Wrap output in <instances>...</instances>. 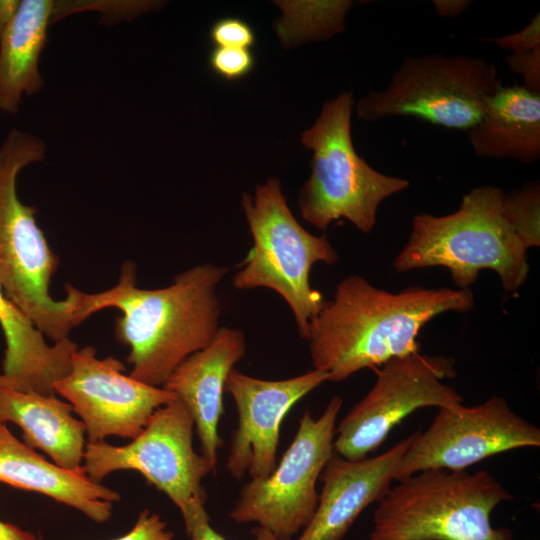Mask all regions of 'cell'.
I'll return each mask as SVG.
<instances>
[{
  "instance_id": "6da1fadb",
  "label": "cell",
  "mask_w": 540,
  "mask_h": 540,
  "mask_svg": "<svg viewBox=\"0 0 540 540\" xmlns=\"http://www.w3.org/2000/svg\"><path fill=\"white\" fill-rule=\"evenodd\" d=\"M227 267L212 263L178 274L160 289L136 286V270L126 262L118 283L103 292L84 293L66 284L67 295L83 322L97 311L114 307L116 339L130 348V376L162 387L172 372L190 355L205 348L216 336L221 314L218 286Z\"/></svg>"
},
{
  "instance_id": "7a4b0ae2",
  "label": "cell",
  "mask_w": 540,
  "mask_h": 540,
  "mask_svg": "<svg viewBox=\"0 0 540 540\" xmlns=\"http://www.w3.org/2000/svg\"><path fill=\"white\" fill-rule=\"evenodd\" d=\"M474 307L471 289H379L360 275L345 277L311 319L307 341L313 369L340 382L356 372L420 352L421 328L445 312Z\"/></svg>"
},
{
  "instance_id": "3957f363",
  "label": "cell",
  "mask_w": 540,
  "mask_h": 540,
  "mask_svg": "<svg viewBox=\"0 0 540 540\" xmlns=\"http://www.w3.org/2000/svg\"><path fill=\"white\" fill-rule=\"evenodd\" d=\"M503 197L501 188L484 185L463 195L453 213L417 214L395 269L444 267L458 289H470L480 271L492 270L505 291H516L528 277V248L504 216Z\"/></svg>"
},
{
  "instance_id": "277c9868",
  "label": "cell",
  "mask_w": 540,
  "mask_h": 540,
  "mask_svg": "<svg viewBox=\"0 0 540 540\" xmlns=\"http://www.w3.org/2000/svg\"><path fill=\"white\" fill-rule=\"evenodd\" d=\"M45 156L44 141L19 129L0 145V284L35 327L57 342L81 322L67 297L56 301L49 295L59 259L37 224L36 208L22 203L16 189L22 169Z\"/></svg>"
},
{
  "instance_id": "5b68a950",
  "label": "cell",
  "mask_w": 540,
  "mask_h": 540,
  "mask_svg": "<svg viewBox=\"0 0 540 540\" xmlns=\"http://www.w3.org/2000/svg\"><path fill=\"white\" fill-rule=\"evenodd\" d=\"M513 498L485 470H424L378 502L369 540H513L491 524L494 508Z\"/></svg>"
},
{
  "instance_id": "8992f818",
  "label": "cell",
  "mask_w": 540,
  "mask_h": 540,
  "mask_svg": "<svg viewBox=\"0 0 540 540\" xmlns=\"http://www.w3.org/2000/svg\"><path fill=\"white\" fill-rule=\"evenodd\" d=\"M353 105L351 93L339 94L324 103L315 123L303 132L301 142L313 157L298 207L302 218L318 229L344 218L370 233L380 204L410 184L375 170L356 153L351 136Z\"/></svg>"
},
{
  "instance_id": "52a82bcc",
  "label": "cell",
  "mask_w": 540,
  "mask_h": 540,
  "mask_svg": "<svg viewBox=\"0 0 540 540\" xmlns=\"http://www.w3.org/2000/svg\"><path fill=\"white\" fill-rule=\"evenodd\" d=\"M241 204L253 244L233 277V286L240 290L264 287L279 294L306 340L309 322L325 301L311 287V269L319 262L336 263L338 253L325 235L309 233L296 220L279 179L258 185L254 197L243 194Z\"/></svg>"
},
{
  "instance_id": "ba28073f",
  "label": "cell",
  "mask_w": 540,
  "mask_h": 540,
  "mask_svg": "<svg viewBox=\"0 0 540 540\" xmlns=\"http://www.w3.org/2000/svg\"><path fill=\"white\" fill-rule=\"evenodd\" d=\"M502 86L497 66L482 58L438 53L408 56L384 89L359 100L356 112L367 122L414 117L468 131Z\"/></svg>"
},
{
  "instance_id": "9c48e42d",
  "label": "cell",
  "mask_w": 540,
  "mask_h": 540,
  "mask_svg": "<svg viewBox=\"0 0 540 540\" xmlns=\"http://www.w3.org/2000/svg\"><path fill=\"white\" fill-rule=\"evenodd\" d=\"M343 400L331 398L319 418L306 409L296 435L274 471L251 479L229 516L237 523H257L276 540H291L310 522L317 504L316 483L334 454L336 419Z\"/></svg>"
},
{
  "instance_id": "30bf717a",
  "label": "cell",
  "mask_w": 540,
  "mask_h": 540,
  "mask_svg": "<svg viewBox=\"0 0 540 540\" xmlns=\"http://www.w3.org/2000/svg\"><path fill=\"white\" fill-rule=\"evenodd\" d=\"M194 420L178 399L158 408L143 431L127 445L88 442L83 466L96 482L120 470H134L165 493L182 515L205 504L202 480L216 470L193 447Z\"/></svg>"
},
{
  "instance_id": "8fae6325",
  "label": "cell",
  "mask_w": 540,
  "mask_h": 540,
  "mask_svg": "<svg viewBox=\"0 0 540 540\" xmlns=\"http://www.w3.org/2000/svg\"><path fill=\"white\" fill-rule=\"evenodd\" d=\"M454 365L453 358L420 352L384 363L372 388L336 427L334 453L347 460L364 459L414 411L462 405L463 397L444 383L456 376Z\"/></svg>"
},
{
  "instance_id": "7c38bea8",
  "label": "cell",
  "mask_w": 540,
  "mask_h": 540,
  "mask_svg": "<svg viewBox=\"0 0 540 540\" xmlns=\"http://www.w3.org/2000/svg\"><path fill=\"white\" fill-rule=\"evenodd\" d=\"M539 446L540 429L502 397L473 407L439 408L424 432L415 431L395 480L428 469L465 470L506 451Z\"/></svg>"
},
{
  "instance_id": "4fadbf2b",
  "label": "cell",
  "mask_w": 540,
  "mask_h": 540,
  "mask_svg": "<svg viewBox=\"0 0 540 540\" xmlns=\"http://www.w3.org/2000/svg\"><path fill=\"white\" fill-rule=\"evenodd\" d=\"M124 369L120 360L99 359L94 347L85 346L72 354L69 374L54 385L81 418L88 442L112 435L133 440L158 408L176 400L163 387L123 374Z\"/></svg>"
},
{
  "instance_id": "5bb4252c",
  "label": "cell",
  "mask_w": 540,
  "mask_h": 540,
  "mask_svg": "<svg viewBox=\"0 0 540 540\" xmlns=\"http://www.w3.org/2000/svg\"><path fill=\"white\" fill-rule=\"evenodd\" d=\"M325 381L327 374L317 369L284 380L259 379L235 368L230 371L225 391L235 402L238 422L226 469L234 479L241 480L246 473L251 479H264L274 471L284 417Z\"/></svg>"
},
{
  "instance_id": "9a60e30c",
  "label": "cell",
  "mask_w": 540,
  "mask_h": 540,
  "mask_svg": "<svg viewBox=\"0 0 540 540\" xmlns=\"http://www.w3.org/2000/svg\"><path fill=\"white\" fill-rule=\"evenodd\" d=\"M414 436L415 432L384 453L361 460L334 453L319 478L323 485L316 510L296 540H342L362 511L389 492Z\"/></svg>"
},
{
  "instance_id": "2e32d148",
  "label": "cell",
  "mask_w": 540,
  "mask_h": 540,
  "mask_svg": "<svg viewBox=\"0 0 540 540\" xmlns=\"http://www.w3.org/2000/svg\"><path fill=\"white\" fill-rule=\"evenodd\" d=\"M245 352L244 333L240 329L220 327L210 344L186 358L162 386L190 412L202 455L215 470L218 450L223 445L218 424L224 412L225 382Z\"/></svg>"
},
{
  "instance_id": "e0dca14e",
  "label": "cell",
  "mask_w": 540,
  "mask_h": 540,
  "mask_svg": "<svg viewBox=\"0 0 540 540\" xmlns=\"http://www.w3.org/2000/svg\"><path fill=\"white\" fill-rule=\"evenodd\" d=\"M0 482L44 494L99 523L110 518L113 502L120 499L116 491L92 481L83 465L67 469L48 462L1 421Z\"/></svg>"
},
{
  "instance_id": "ac0fdd59",
  "label": "cell",
  "mask_w": 540,
  "mask_h": 540,
  "mask_svg": "<svg viewBox=\"0 0 540 540\" xmlns=\"http://www.w3.org/2000/svg\"><path fill=\"white\" fill-rule=\"evenodd\" d=\"M0 326L6 342L1 374L4 380L18 390L56 396L54 385L69 374L77 344L66 338L49 345L6 297L1 284Z\"/></svg>"
},
{
  "instance_id": "d6986e66",
  "label": "cell",
  "mask_w": 540,
  "mask_h": 540,
  "mask_svg": "<svg viewBox=\"0 0 540 540\" xmlns=\"http://www.w3.org/2000/svg\"><path fill=\"white\" fill-rule=\"evenodd\" d=\"M72 412L73 407L56 396L18 390L0 374V421L18 425L24 443L45 452L55 464L78 469L83 463L86 432Z\"/></svg>"
},
{
  "instance_id": "ffe728a7",
  "label": "cell",
  "mask_w": 540,
  "mask_h": 540,
  "mask_svg": "<svg viewBox=\"0 0 540 540\" xmlns=\"http://www.w3.org/2000/svg\"><path fill=\"white\" fill-rule=\"evenodd\" d=\"M473 152L489 159L532 164L540 158V93L502 86L468 130Z\"/></svg>"
},
{
  "instance_id": "44dd1931",
  "label": "cell",
  "mask_w": 540,
  "mask_h": 540,
  "mask_svg": "<svg viewBox=\"0 0 540 540\" xmlns=\"http://www.w3.org/2000/svg\"><path fill=\"white\" fill-rule=\"evenodd\" d=\"M55 2L21 0L12 21L0 39V111L16 114L23 95L33 96L44 88L39 60L47 43L48 27L54 21Z\"/></svg>"
},
{
  "instance_id": "7402d4cb",
  "label": "cell",
  "mask_w": 540,
  "mask_h": 540,
  "mask_svg": "<svg viewBox=\"0 0 540 540\" xmlns=\"http://www.w3.org/2000/svg\"><path fill=\"white\" fill-rule=\"evenodd\" d=\"M503 213L527 248L540 245V187L538 181L504 193Z\"/></svg>"
},
{
  "instance_id": "603a6c76",
  "label": "cell",
  "mask_w": 540,
  "mask_h": 540,
  "mask_svg": "<svg viewBox=\"0 0 540 540\" xmlns=\"http://www.w3.org/2000/svg\"><path fill=\"white\" fill-rule=\"evenodd\" d=\"M212 70L227 80L246 76L254 66V57L247 48L216 47L209 57Z\"/></svg>"
},
{
  "instance_id": "cb8c5ba5",
  "label": "cell",
  "mask_w": 540,
  "mask_h": 540,
  "mask_svg": "<svg viewBox=\"0 0 540 540\" xmlns=\"http://www.w3.org/2000/svg\"><path fill=\"white\" fill-rule=\"evenodd\" d=\"M182 516L190 540H227L211 526L205 504L192 507ZM252 533L253 540H276L270 531L259 526L253 529Z\"/></svg>"
},
{
  "instance_id": "d4e9b609",
  "label": "cell",
  "mask_w": 540,
  "mask_h": 540,
  "mask_svg": "<svg viewBox=\"0 0 540 540\" xmlns=\"http://www.w3.org/2000/svg\"><path fill=\"white\" fill-rule=\"evenodd\" d=\"M210 38L217 47L247 48L255 43L251 26L239 18H222L210 30Z\"/></svg>"
},
{
  "instance_id": "484cf974",
  "label": "cell",
  "mask_w": 540,
  "mask_h": 540,
  "mask_svg": "<svg viewBox=\"0 0 540 540\" xmlns=\"http://www.w3.org/2000/svg\"><path fill=\"white\" fill-rule=\"evenodd\" d=\"M483 41L491 42L511 54L530 52L540 47V14L537 13L520 31L499 37L484 38Z\"/></svg>"
},
{
  "instance_id": "4316f807",
  "label": "cell",
  "mask_w": 540,
  "mask_h": 540,
  "mask_svg": "<svg viewBox=\"0 0 540 540\" xmlns=\"http://www.w3.org/2000/svg\"><path fill=\"white\" fill-rule=\"evenodd\" d=\"M508 69L523 78V87L540 93V47L521 54H510L506 57Z\"/></svg>"
},
{
  "instance_id": "83f0119b",
  "label": "cell",
  "mask_w": 540,
  "mask_h": 540,
  "mask_svg": "<svg viewBox=\"0 0 540 540\" xmlns=\"http://www.w3.org/2000/svg\"><path fill=\"white\" fill-rule=\"evenodd\" d=\"M113 540H173V534L158 514L143 510L133 528Z\"/></svg>"
},
{
  "instance_id": "f1b7e54d",
  "label": "cell",
  "mask_w": 540,
  "mask_h": 540,
  "mask_svg": "<svg viewBox=\"0 0 540 540\" xmlns=\"http://www.w3.org/2000/svg\"><path fill=\"white\" fill-rule=\"evenodd\" d=\"M436 14L441 17H456L465 12L471 5L470 0H433Z\"/></svg>"
},
{
  "instance_id": "f546056e",
  "label": "cell",
  "mask_w": 540,
  "mask_h": 540,
  "mask_svg": "<svg viewBox=\"0 0 540 540\" xmlns=\"http://www.w3.org/2000/svg\"><path fill=\"white\" fill-rule=\"evenodd\" d=\"M0 540H39L33 533L0 520Z\"/></svg>"
},
{
  "instance_id": "4dcf8cb0",
  "label": "cell",
  "mask_w": 540,
  "mask_h": 540,
  "mask_svg": "<svg viewBox=\"0 0 540 540\" xmlns=\"http://www.w3.org/2000/svg\"><path fill=\"white\" fill-rule=\"evenodd\" d=\"M20 2L19 0H0V39L15 16Z\"/></svg>"
}]
</instances>
